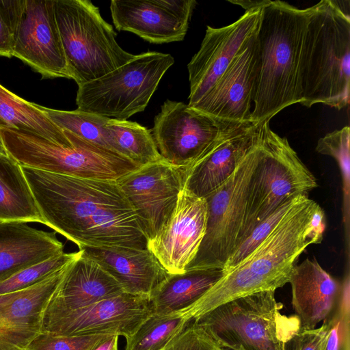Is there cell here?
I'll use <instances>...</instances> for the list:
<instances>
[{"mask_svg": "<svg viewBox=\"0 0 350 350\" xmlns=\"http://www.w3.org/2000/svg\"><path fill=\"white\" fill-rule=\"evenodd\" d=\"M81 252L62 253L29 266L0 282V295L30 286L62 269L76 259Z\"/></svg>", "mask_w": 350, "mask_h": 350, "instance_id": "obj_31", "label": "cell"}, {"mask_svg": "<svg viewBox=\"0 0 350 350\" xmlns=\"http://www.w3.org/2000/svg\"><path fill=\"white\" fill-rule=\"evenodd\" d=\"M118 338L119 336L117 335L109 336L98 342L90 350H118Z\"/></svg>", "mask_w": 350, "mask_h": 350, "instance_id": "obj_39", "label": "cell"}, {"mask_svg": "<svg viewBox=\"0 0 350 350\" xmlns=\"http://www.w3.org/2000/svg\"><path fill=\"white\" fill-rule=\"evenodd\" d=\"M341 322L340 320H334L330 332L326 350H340L341 349Z\"/></svg>", "mask_w": 350, "mask_h": 350, "instance_id": "obj_38", "label": "cell"}, {"mask_svg": "<svg viewBox=\"0 0 350 350\" xmlns=\"http://www.w3.org/2000/svg\"><path fill=\"white\" fill-rule=\"evenodd\" d=\"M317 187L315 176L287 138L273 132L269 121L262 122L259 157L250 180L244 220L235 250L262 220L280 206L299 196L308 195Z\"/></svg>", "mask_w": 350, "mask_h": 350, "instance_id": "obj_7", "label": "cell"}, {"mask_svg": "<svg viewBox=\"0 0 350 350\" xmlns=\"http://www.w3.org/2000/svg\"><path fill=\"white\" fill-rule=\"evenodd\" d=\"M192 321L181 312L152 313L126 338L125 350H162Z\"/></svg>", "mask_w": 350, "mask_h": 350, "instance_id": "obj_29", "label": "cell"}, {"mask_svg": "<svg viewBox=\"0 0 350 350\" xmlns=\"http://www.w3.org/2000/svg\"><path fill=\"white\" fill-rule=\"evenodd\" d=\"M55 0H25L13 56L42 77L71 79L57 27Z\"/></svg>", "mask_w": 350, "mask_h": 350, "instance_id": "obj_15", "label": "cell"}, {"mask_svg": "<svg viewBox=\"0 0 350 350\" xmlns=\"http://www.w3.org/2000/svg\"><path fill=\"white\" fill-rule=\"evenodd\" d=\"M221 347L192 322L162 350H221Z\"/></svg>", "mask_w": 350, "mask_h": 350, "instance_id": "obj_37", "label": "cell"}, {"mask_svg": "<svg viewBox=\"0 0 350 350\" xmlns=\"http://www.w3.org/2000/svg\"><path fill=\"white\" fill-rule=\"evenodd\" d=\"M120 154L144 166L164 161L158 151L152 133L135 122L109 118L106 124Z\"/></svg>", "mask_w": 350, "mask_h": 350, "instance_id": "obj_28", "label": "cell"}, {"mask_svg": "<svg viewBox=\"0 0 350 350\" xmlns=\"http://www.w3.org/2000/svg\"><path fill=\"white\" fill-rule=\"evenodd\" d=\"M153 313L150 297L123 293L72 310H43L41 333L131 336Z\"/></svg>", "mask_w": 350, "mask_h": 350, "instance_id": "obj_12", "label": "cell"}, {"mask_svg": "<svg viewBox=\"0 0 350 350\" xmlns=\"http://www.w3.org/2000/svg\"><path fill=\"white\" fill-rule=\"evenodd\" d=\"M206 219L205 198L183 188L170 217L147 245L168 273L185 271L203 239Z\"/></svg>", "mask_w": 350, "mask_h": 350, "instance_id": "obj_16", "label": "cell"}, {"mask_svg": "<svg viewBox=\"0 0 350 350\" xmlns=\"http://www.w3.org/2000/svg\"><path fill=\"white\" fill-rule=\"evenodd\" d=\"M304 196L301 195L288 200L273 213L262 220L251 232L246 239L234 250L225 265L223 271H227L241 262L256 248L271 233L288 212L297 204Z\"/></svg>", "mask_w": 350, "mask_h": 350, "instance_id": "obj_33", "label": "cell"}, {"mask_svg": "<svg viewBox=\"0 0 350 350\" xmlns=\"http://www.w3.org/2000/svg\"><path fill=\"white\" fill-rule=\"evenodd\" d=\"M256 33L244 43L224 73L192 108L221 120L252 122L251 109L258 70Z\"/></svg>", "mask_w": 350, "mask_h": 350, "instance_id": "obj_18", "label": "cell"}, {"mask_svg": "<svg viewBox=\"0 0 350 350\" xmlns=\"http://www.w3.org/2000/svg\"><path fill=\"white\" fill-rule=\"evenodd\" d=\"M185 168L165 161L141 167L116 180L133 208L148 241L172 214L184 188Z\"/></svg>", "mask_w": 350, "mask_h": 350, "instance_id": "obj_13", "label": "cell"}, {"mask_svg": "<svg viewBox=\"0 0 350 350\" xmlns=\"http://www.w3.org/2000/svg\"><path fill=\"white\" fill-rule=\"evenodd\" d=\"M325 228L324 211L304 196L256 248L181 312L193 321L234 299L275 291L289 282L295 263L306 248L321 242Z\"/></svg>", "mask_w": 350, "mask_h": 350, "instance_id": "obj_2", "label": "cell"}, {"mask_svg": "<svg viewBox=\"0 0 350 350\" xmlns=\"http://www.w3.org/2000/svg\"><path fill=\"white\" fill-rule=\"evenodd\" d=\"M221 350H232V349H228V348H221Z\"/></svg>", "mask_w": 350, "mask_h": 350, "instance_id": "obj_42", "label": "cell"}, {"mask_svg": "<svg viewBox=\"0 0 350 350\" xmlns=\"http://www.w3.org/2000/svg\"><path fill=\"white\" fill-rule=\"evenodd\" d=\"M122 286L124 293L150 297L170 273L147 249L122 247H81Z\"/></svg>", "mask_w": 350, "mask_h": 350, "instance_id": "obj_22", "label": "cell"}, {"mask_svg": "<svg viewBox=\"0 0 350 350\" xmlns=\"http://www.w3.org/2000/svg\"><path fill=\"white\" fill-rule=\"evenodd\" d=\"M21 168L42 224L79 248H148V239L116 181Z\"/></svg>", "mask_w": 350, "mask_h": 350, "instance_id": "obj_1", "label": "cell"}, {"mask_svg": "<svg viewBox=\"0 0 350 350\" xmlns=\"http://www.w3.org/2000/svg\"><path fill=\"white\" fill-rule=\"evenodd\" d=\"M68 265L30 286L0 295V350H25L41 334L43 310Z\"/></svg>", "mask_w": 350, "mask_h": 350, "instance_id": "obj_19", "label": "cell"}, {"mask_svg": "<svg viewBox=\"0 0 350 350\" xmlns=\"http://www.w3.org/2000/svg\"><path fill=\"white\" fill-rule=\"evenodd\" d=\"M310 14V8L301 10L282 1L267 0L262 8L252 122L270 121L300 103V61Z\"/></svg>", "mask_w": 350, "mask_h": 350, "instance_id": "obj_3", "label": "cell"}, {"mask_svg": "<svg viewBox=\"0 0 350 350\" xmlns=\"http://www.w3.org/2000/svg\"><path fill=\"white\" fill-rule=\"evenodd\" d=\"M54 8L68 72L78 86L135 57L120 46L113 27L92 1L55 0Z\"/></svg>", "mask_w": 350, "mask_h": 350, "instance_id": "obj_8", "label": "cell"}, {"mask_svg": "<svg viewBox=\"0 0 350 350\" xmlns=\"http://www.w3.org/2000/svg\"><path fill=\"white\" fill-rule=\"evenodd\" d=\"M42 224L21 165L8 154L0 155V224Z\"/></svg>", "mask_w": 350, "mask_h": 350, "instance_id": "obj_26", "label": "cell"}, {"mask_svg": "<svg viewBox=\"0 0 350 350\" xmlns=\"http://www.w3.org/2000/svg\"><path fill=\"white\" fill-rule=\"evenodd\" d=\"M0 129L23 131L53 142L65 137L64 130L51 120L40 105L25 100L1 84Z\"/></svg>", "mask_w": 350, "mask_h": 350, "instance_id": "obj_27", "label": "cell"}, {"mask_svg": "<svg viewBox=\"0 0 350 350\" xmlns=\"http://www.w3.org/2000/svg\"><path fill=\"white\" fill-rule=\"evenodd\" d=\"M224 274L221 269H188L169 275L150 295L153 313L167 314L185 310Z\"/></svg>", "mask_w": 350, "mask_h": 350, "instance_id": "obj_25", "label": "cell"}, {"mask_svg": "<svg viewBox=\"0 0 350 350\" xmlns=\"http://www.w3.org/2000/svg\"><path fill=\"white\" fill-rule=\"evenodd\" d=\"M292 306L301 329H312L325 321L342 295L343 286L314 258L293 268L289 282Z\"/></svg>", "mask_w": 350, "mask_h": 350, "instance_id": "obj_21", "label": "cell"}, {"mask_svg": "<svg viewBox=\"0 0 350 350\" xmlns=\"http://www.w3.org/2000/svg\"><path fill=\"white\" fill-rule=\"evenodd\" d=\"M310 8L300 61L299 103L340 110L349 103L350 16L334 0Z\"/></svg>", "mask_w": 350, "mask_h": 350, "instance_id": "obj_4", "label": "cell"}, {"mask_svg": "<svg viewBox=\"0 0 350 350\" xmlns=\"http://www.w3.org/2000/svg\"><path fill=\"white\" fill-rule=\"evenodd\" d=\"M64 253L56 232L27 223L0 224V282L19 271Z\"/></svg>", "mask_w": 350, "mask_h": 350, "instance_id": "obj_24", "label": "cell"}, {"mask_svg": "<svg viewBox=\"0 0 350 350\" xmlns=\"http://www.w3.org/2000/svg\"><path fill=\"white\" fill-rule=\"evenodd\" d=\"M111 335L59 336L41 333L25 350H90Z\"/></svg>", "mask_w": 350, "mask_h": 350, "instance_id": "obj_35", "label": "cell"}, {"mask_svg": "<svg viewBox=\"0 0 350 350\" xmlns=\"http://www.w3.org/2000/svg\"><path fill=\"white\" fill-rule=\"evenodd\" d=\"M59 142L16 129H0L7 153L21 166L82 178L116 181L142 166L63 129Z\"/></svg>", "mask_w": 350, "mask_h": 350, "instance_id": "obj_5", "label": "cell"}, {"mask_svg": "<svg viewBox=\"0 0 350 350\" xmlns=\"http://www.w3.org/2000/svg\"><path fill=\"white\" fill-rule=\"evenodd\" d=\"M275 291H262L222 304L192 321L221 348L232 350H284L301 330L294 314L281 313Z\"/></svg>", "mask_w": 350, "mask_h": 350, "instance_id": "obj_6", "label": "cell"}, {"mask_svg": "<svg viewBox=\"0 0 350 350\" xmlns=\"http://www.w3.org/2000/svg\"><path fill=\"white\" fill-rule=\"evenodd\" d=\"M251 122L221 120L167 100L154 118L152 135L165 162L188 168L220 138Z\"/></svg>", "mask_w": 350, "mask_h": 350, "instance_id": "obj_11", "label": "cell"}, {"mask_svg": "<svg viewBox=\"0 0 350 350\" xmlns=\"http://www.w3.org/2000/svg\"><path fill=\"white\" fill-rule=\"evenodd\" d=\"M334 321L319 327L301 329L284 345V350H326Z\"/></svg>", "mask_w": 350, "mask_h": 350, "instance_id": "obj_36", "label": "cell"}, {"mask_svg": "<svg viewBox=\"0 0 350 350\" xmlns=\"http://www.w3.org/2000/svg\"><path fill=\"white\" fill-rule=\"evenodd\" d=\"M25 0H0V56H13Z\"/></svg>", "mask_w": 350, "mask_h": 350, "instance_id": "obj_34", "label": "cell"}, {"mask_svg": "<svg viewBox=\"0 0 350 350\" xmlns=\"http://www.w3.org/2000/svg\"><path fill=\"white\" fill-rule=\"evenodd\" d=\"M262 7L245 11L237 21L227 26H207L200 49L187 65L189 107H193L202 99L244 43L257 32Z\"/></svg>", "mask_w": 350, "mask_h": 350, "instance_id": "obj_14", "label": "cell"}, {"mask_svg": "<svg viewBox=\"0 0 350 350\" xmlns=\"http://www.w3.org/2000/svg\"><path fill=\"white\" fill-rule=\"evenodd\" d=\"M81 252L67 266L44 310H76L124 293L96 261Z\"/></svg>", "mask_w": 350, "mask_h": 350, "instance_id": "obj_23", "label": "cell"}, {"mask_svg": "<svg viewBox=\"0 0 350 350\" xmlns=\"http://www.w3.org/2000/svg\"><path fill=\"white\" fill-rule=\"evenodd\" d=\"M267 0H262V1H229V2L237 4L239 5H241L243 8H244L246 10H248L252 8H254L256 7L263 6L266 3Z\"/></svg>", "mask_w": 350, "mask_h": 350, "instance_id": "obj_40", "label": "cell"}, {"mask_svg": "<svg viewBox=\"0 0 350 350\" xmlns=\"http://www.w3.org/2000/svg\"><path fill=\"white\" fill-rule=\"evenodd\" d=\"M262 123L251 122L217 141L185 168L184 188L201 198L216 189L257 143Z\"/></svg>", "mask_w": 350, "mask_h": 350, "instance_id": "obj_20", "label": "cell"}, {"mask_svg": "<svg viewBox=\"0 0 350 350\" xmlns=\"http://www.w3.org/2000/svg\"><path fill=\"white\" fill-rule=\"evenodd\" d=\"M40 108L62 129L67 130L90 142L122 156L106 128L109 118L78 109L62 111L42 106Z\"/></svg>", "mask_w": 350, "mask_h": 350, "instance_id": "obj_30", "label": "cell"}, {"mask_svg": "<svg viewBox=\"0 0 350 350\" xmlns=\"http://www.w3.org/2000/svg\"><path fill=\"white\" fill-rule=\"evenodd\" d=\"M6 154H8V153L4 148V146L3 144V142H2V140H1V138L0 136V155Z\"/></svg>", "mask_w": 350, "mask_h": 350, "instance_id": "obj_41", "label": "cell"}, {"mask_svg": "<svg viewBox=\"0 0 350 350\" xmlns=\"http://www.w3.org/2000/svg\"><path fill=\"white\" fill-rule=\"evenodd\" d=\"M174 63V57L168 53L148 51L135 55L113 71L79 85L77 109L127 120L145 109L163 76Z\"/></svg>", "mask_w": 350, "mask_h": 350, "instance_id": "obj_9", "label": "cell"}, {"mask_svg": "<svg viewBox=\"0 0 350 350\" xmlns=\"http://www.w3.org/2000/svg\"><path fill=\"white\" fill-rule=\"evenodd\" d=\"M196 4L195 0H112L110 10L118 30L163 44L184 39Z\"/></svg>", "mask_w": 350, "mask_h": 350, "instance_id": "obj_17", "label": "cell"}, {"mask_svg": "<svg viewBox=\"0 0 350 350\" xmlns=\"http://www.w3.org/2000/svg\"><path fill=\"white\" fill-rule=\"evenodd\" d=\"M350 129L346 126L335 130L321 137L317 142L316 151L334 158L340 169L344 190L345 211L348 217L349 197V153Z\"/></svg>", "mask_w": 350, "mask_h": 350, "instance_id": "obj_32", "label": "cell"}, {"mask_svg": "<svg viewBox=\"0 0 350 350\" xmlns=\"http://www.w3.org/2000/svg\"><path fill=\"white\" fill-rule=\"evenodd\" d=\"M258 157L259 137L233 173L204 197L207 205L205 234L186 270H223L237 246L244 220L250 183Z\"/></svg>", "mask_w": 350, "mask_h": 350, "instance_id": "obj_10", "label": "cell"}]
</instances>
